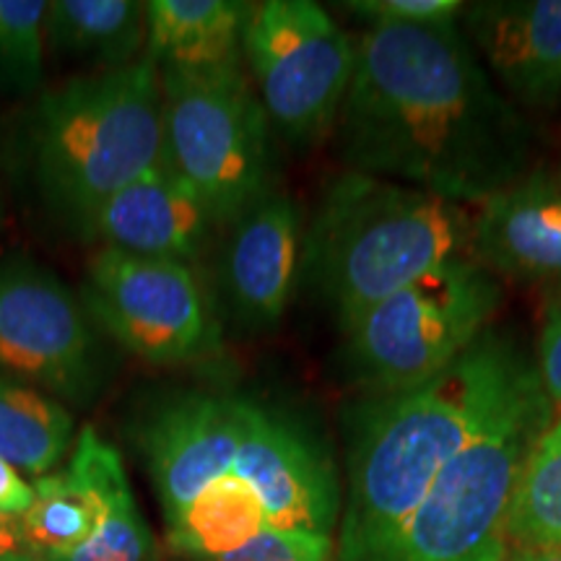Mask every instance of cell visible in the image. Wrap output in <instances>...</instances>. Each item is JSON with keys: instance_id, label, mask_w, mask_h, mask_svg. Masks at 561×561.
<instances>
[{"instance_id": "1", "label": "cell", "mask_w": 561, "mask_h": 561, "mask_svg": "<svg viewBox=\"0 0 561 561\" xmlns=\"http://www.w3.org/2000/svg\"><path fill=\"white\" fill-rule=\"evenodd\" d=\"M343 102L346 170L481 206L536 167L528 117L496 89L460 24L364 26Z\"/></svg>"}, {"instance_id": "2", "label": "cell", "mask_w": 561, "mask_h": 561, "mask_svg": "<svg viewBox=\"0 0 561 561\" xmlns=\"http://www.w3.org/2000/svg\"><path fill=\"white\" fill-rule=\"evenodd\" d=\"M538 382L533 351L491 331L416 388L356 396L343 409L346 502L335 561H377L442 468Z\"/></svg>"}, {"instance_id": "3", "label": "cell", "mask_w": 561, "mask_h": 561, "mask_svg": "<svg viewBox=\"0 0 561 561\" xmlns=\"http://www.w3.org/2000/svg\"><path fill=\"white\" fill-rule=\"evenodd\" d=\"M473 257V208L343 170L328 182L301 248L299 280L339 328L432 271Z\"/></svg>"}, {"instance_id": "4", "label": "cell", "mask_w": 561, "mask_h": 561, "mask_svg": "<svg viewBox=\"0 0 561 561\" xmlns=\"http://www.w3.org/2000/svg\"><path fill=\"white\" fill-rule=\"evenodd\" d=\"M161 138V79L144 55L39 94L21 159L42 206L83 237L112 195L159 164Z\"/></svg>"}, {"instance_id": "5", "label": "cell", "mask_w": 561, "mask_h": 561, "mask_svg": "<svg viewBox=\"0 0 561 561\" xmlns=\"http://www.w3.org/2000/svg\"><path fill=\"white\" fill-rule=\"evenodd\" d=\"M551 416L538 380L442 468L377 561H507L512 496Z\"/></svg>"}, {"instance_id": "6", "label": "cell", "mask_w": 561, "mask_h": 561, "mask_svg": "<svg viewBox=\"0 0 561 561\" xmlns=\"http://www.w3.org/2000/svg\"><path fill=\"white\" fill-rule=\"evenodd\" d=\"M502 301V278L473 257L377 301L341 331L356 392H398L437 377L494 328Z\"/></svg>"}, {"instance_id": "7", "label": "cell", "mask_w": 561, "mask_h": 561, "mask_svg": "<svg viewBox=\"0 0 561 561\" xmlns=\"http://www.w3.org/2000/svg\"><path fill=\"white\" fill-rule=\"evenodd\" d=\"M161 157L227 229L273 191V138L244 68L208 76L159 73Z\"/></svg>"}, {"instance_id": "8", "label": "cell", "mask_w": 561, "mask_h": 561, "mask_svg": "<svg viewBox=\"0 0 561 561\" xmlns=\"http://www.w3.org/2000/svg\"><path fill=\"white\" fill-rule=\"evenodd\" d=\"M242 60L271 128L294 149H314L339 125L356 45L312 0L252 3Z\"/></svg>"}, {"instance_id": "9", "label": "cell", "mask_w": 561, "mask_h": 561, "mask_svg": "<svg viewBox=\"0 0 561 561\" xmlns=\"http://www.w3.org/2000/svg\"><path fill=\"white\" fill-rule=\"evenodd\" d=\"M83 307L125 351L151 364H191L221 348V325L193 265L100 248Z\"/></svg>"}, {"instance_id": "10", "label": "cell", "mask_w": 561, "mask_h": 561, "mask_svg": "<svg viewBox=\"0 0 561 561\" xmlns=\"http://www.w3.org/2000/svg\"><path fill=\"white\" fill-rule=\"evenodd\" d=\"M87 307L30 257H0V369L55 401L89 403L104 356Z\"/></svg>"}, {"instance_id": "11", "label": "cell", "mask_w": 561, "mask_h": 561, "mask_svg": "<svg viewBox=\"0 0 561 561\" xmlns=\"http://www.w3.org/2000/svg\"><path fill=\"white\" fill-rule=\"evenodd\" d=\"M255 401L229 392H180L140 426V450L167 520L234 471Z\"/></svg>"}, {"instance_id": "12", "label": "cell", "mask_w": 561, "mask_h": 561, "mask_svg": "<svg viewBox=\"0 0 561 561\" xmlns=\"http://www.w3.org/2000/svg\"><path fill=\"white\" fill-rule=\"evenodd\" d=\"M231 473L255 491L268 525L333 536L343 507L335 466L294 419L255 403Z\"/></svg>"}, {"instance_id": "13", "label": "cell", "mask_w": 561, "mask_h": 561, "mask_svg": "<svg viewBox=\"0 0 561 561\" xmlns=\"http://www.w3.org/2000/svg\"><path fill=\"white\" fill-rule=\"evenodd\" d=\"M458 24L491 81L523 115L561 112V0L466 3Z\"/></svg>"}, {"instance_id": "14", "label": "cell", "mask_w": 561, "mask_h": 561, "mask_svg": "<svg viewBox=\"0 0 561 561\" xmlns=\"http://www.w3.org/2000/svg\"><path fill=\"white\" fill-rule=\"evenodd\" d=\"M305 231L291 195L273 187L227 227L219 280L231 318L248 331L276 328L301 273Z\"/></svg>"}, {"instance_id": "15", "label": "cell", "mask_w": 561, "mask_h": 561, "mask_svg": "<svg viewBox=\"0 0 561 561\" xmlns=\"http://www.w3.org/2000/svg\"><path fill=\"white\" fill-rule=\"evenodd\" d=\"M473 261L496 278L561 289V174L536 164L473 208Z\"/></svg>"}, {"instance_id": "16", "label": "cell", "mask_w": 561, "mask_h": 561, "mask_svg": "<svg viewBox=\"0 0 561 561\" xmlns=\"http://www.w3.org/2000/svg\"><path fill=\"white\" fill-rule=\"evenodd\" d=\"M214 221L191 187L161 157L91 219L83 240L125 255L193 265L214 234Z\"/></svg>"}, {"instance_id": "17", "label": "cell", "mask_w": 561, "mask_h": 561, "mask_svg": "<svg viewBox=\"0 0 561 561\" xmlns=\"http://www.w3.org/2000/svg\"><path fill=\"white\" fill-rule=\"evenodd\" d=\"M123 458L91 426L76 439L73 458L62 473H47L32 483L34 502L21 517L24 549L42 561H55L79 549L128 489Z\"/></svg>"}, {"instance_id": "18", "label": "cell", "mask_w": 561, "mask_h": 561, "mask_svg": "<svg viewBox=\"0 0 561 561\" xmlns=\"http://www.w3.org/2000/svg\"><path fill=\"white\" fill-rule=\"evenodd\" d=\"M250 5L242 0H151L146 3V58L159 73L208 76L244 68L242 32Z\"/></svg>"}, {"instance_id": "19", "label": "cell", "mask_w": 561, "mask_h": 561, "mask_svg": "<svg viewBox=\"0 0 561 561\" xmlns=\"http://www.w3.org/2000/svg\"><path fill=\"white\" fill-rule=\"evenodd\" d=\"M146 3L140 0H53L45 13L47 47L58 58L96 70L128 68L146 55Z\"/></svg>"}, {"instance_id": "20", "label": "cell", "mask_w": 561, "mask_h": 561, "mask_svg": "<svg viewBox=\"0 0 561 561\" xmlns=\"http://www.w3.org/2000/svg\"><path fill=\"white\" fill-rule=\"evenodd\" d=\"M265 525L268 517L255 491L231 473L167 520V541L180 557L214 561L240 549Z\"/></svg>"}, {"instance_id": "21", "label": "cell", "mask_w": 561, "mask_h": 561, "mask_svg": "<svg viewBox=\"0 0 561 561\" xmlns=\"http://www.w3.org/2000/svg\"><path fill=\"white\" fill-rule=\"evenodd\" d=\"M73 439L66 405L0 371V460L16 471L47 476Z\"/></svg>"}, {"instance_id": "22", "label": "cell", "mask_w": 561, "mask_h": 561, "mask_svg": "<svg viewBox=\"0 0 561 561\" xmlns=\"http://www.w3.org/2000/svg\"><path fill=\"white\" fill-rule=\"evenodd\" d=\"M512 549H561V411L536 439L510 507Z\"/></svg>"}, {"instance_id": "23", "label": "cell", "mask_w": 561, "mask_h": 561, "mask_svg": "<svg viewBox=\"0 0 561 561\" xmlns=\"http://www.w3.org/2000/svg\"><path fill=\"white\" fill-rule=\"evenodd\" d=\"M45 0H0V87L32 94L45 76Z\"/></svg>"}, {"instance_id": "24", "label": "cell", "mask_w": 561, "mask_h": 561, "mask_svg": "<svg viewBox=\"0 0 561 561\" xmlns=\"http://www.w3.org/2000/svg\"><path fill=\"white\" fill-rule=\"evenodd\" d=\"M153 538L140 517L130 486L121 491L104 512L94 533L68 557L55 561H151Z\"/></svg>"}, {"instance_id": "25", "label": "cell", "mask_w": 561, "mask_h": 561, "mask_svg": "<svg viewBox=\"0 0 561 561\" xmlns=\"http://www.w3.org/2000/svg\"><path fill=\"white\" fill-rule=\"evenodd\" d=\"M214 561H335V538L265 525L240 549Z\"/></svg>"}, {"instance_id": "26", "label": "cell", "mask_w": 561, "mask_h": 561, "mask_svg": "<svg viewBox=\"0 0 561 561\" xmlns=\"http://www.w3.org/2000/svg\"><path fill=\"white\" fill-rule=\"evenodd\" d=\"M356 19L367 26H437L455 24L466 3L460 0H354L343 3Z\"/></svg>"}, {"instance_id": "27", "label": "cell", "mask_w": 561, "mask_h": 561, "mask_svg": "<svg viewBox=\"0 0 561 561\" xmlns=\"http://www.w3.org/2000/svg\"><path fill=\"white\" fill-rule=\"evenodd\" d=\"M533 362L546 398L553 411H561V289L546 291Z\"/></svg>"}, {"instance_id": "28", "label": "cell", "mask_w": 561, "mask_h": 561, "mask_svg": "<svg viewBox=\"0 0 561 561\" xmlns=\"http://www.w3.org/2000/svg\"><path fill=\"white\" fill-rule=\"evenodd\" d=\"M34 502V489L32 483L21 479L19 471L9 466L5 460H0V515L21 520L26 515Z\"/></svg>"}, {"instance_id": "29", "label": "cell", "mask_w": 561, "mask_h": 561, "mask_svg": "<svg viewBox=\"0 0 561 561\" xmlns=\"http://www.w3.org/2000/svg\"><path fill=\"white\" fill-rule=\"evenodd\" d=\"M24 549V538H21V520L0 515V557L5 553Z\"/></svg>"}, {"instance_id": "30", "label": "cell", "mask_w": 561, "mask_h": 561, "mask_svg": "<svg viewBox=\"0 0 561 561\" xmlns=\"http://www.w3.org/2000/svg\"><path fill=\"white\" fill-rule=\"evenodd\" d=\"M507 561H561V549H512Z\"/></svg>"}, {"instance_id": "31", "label": "cell", "mask_w": 561, "mask_h": 561, "mask_svg": "<svg viewBox=\"0 0 561 561\" xmlns=\"http://www.w3.org/2000/svg\"><path fill=\"white\" fill-rule=\"evenodd\" d=\"M0 561H42V559L34 557V553H30L26 549H21V551L5 553V557H0Z\"/></svg>"}, {"instance_id": "32", "label": "cell", "mask_w": 561, "mask_h": 561, "mask_svg": "<svg viewBox=\"0 0 561 561\" xmlns=\"http://www.w3.org/2000/svg\"><path fill=\"white\" fill-rule=\"evenodd\" d=\"M557 172H559V174H561V164H557Z\"/></svg>"}]
</instances>
